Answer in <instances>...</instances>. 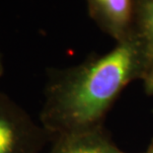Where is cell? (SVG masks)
<instances>
[{
	"label": "cell",
	"instance_id": "obj_8",
	"mask_svg": "<svg viewBox=\"0 0 153 153\" xmlns=\"http://www.w3.org/2000/svg\"><path fill=\"white\" fill-rule=\"evenodd\" d=\"M141 153H153V139L150 142V144L148 145V147L146 148V150L144 152H141Z\"/></svg>",
	"mask_w": 153,
	"mask_h": 153
},
{
	"label": "cell",
	"instance_id": "obj_3",
	"mask_svg": "<svg viewBox=\"0 0 153 153\" xmlns=\"http://www.w3.org/2000/svg\"><path fill=\"white\" fill-rule=\"evenodd\" d=\"M90 17L117 42L133 31L136 0H86Z\"/></svg>",
	"mask_w": 153,
	"mask_h": 153
},
{
	"label": "cell",
	"instance_id": "obj_4",
	"mask_svg": "<svg viewBox=\"0 0 153 153\" xmlns=\"http://www.w3.org/2000/svg\"><path fill=\"white\" fill-rule=\"evenodd\" d=\"M51 141L48 153H126L115 144L104 126L61 135Z\"/></svg>",
	"mask_w": 153,
	"mask_h": 153
},
{
	"label": "cell",
	"instance_id": "obj_5",
	"mask_svg": "<svg viewBox=\"0 0 153 153\" xmlns=\"http://www.w3.org/2000/svg\"><path fill=\"white\" fill-rule=\"evenodd\" d=\"M133 31L141 39L153 60V0H136Z\"/></svg>",
	"mask_w": 153,
	"mask_h": 153
},
{
	"label": "cell",
	"instance_id": "obj_7",
	"mask_svg": "<svg viewBox=\"0 0 153 153\" xmlns=\"http://www.w3.org/2000/svg\"><path fill=\"white\" fill-rule=\"evenodd\" d=\"M4 73V66H3V61H2V55L0 53V77Z\"/></svg>",
	"mask_w": 153,
	"mask_h": 153
},
{
	"label": "cell",
	"instance_id": "obj_1",
	"mask_svg": "<svg viewBox=\"0 0 153 153\" xmlns=\"http://www.w3.org/2000/svg\"><path fill=\"white\" fill-rule=\"evenodd\" d=\"M152 63L147 48L132 31L109 53L74 66L50 69L40 123L51 140L102 128L123 89L132 81L142 80Z\"/></svg>",
	"mask_w": 153,
	"mask_h": 153
},
{
	"label": "cell",
	"instance_id": "obj_2",
	"mask_svg": "<svg viewBox=\"0 0 153 153\" xmlns=\"http://www.w3.org/2000/svg\"><path fill=\"white\" fill-rule=\"evenodd\" d=\"M51 140L41 123L0 92V153H43Z\"/></svg>",
	"mask_w": 153,
	"mask_h": 153
},
{
	"label": "cell",
	"instance_id": "obj_6",
	"mask_svg": "<svg viewBox=\"0 0 153 153\" xmlns=\"http://www.w3.org/2000/svg\"><path fill=\"white\" fill-rule=\"evenodd\" d=\"M143 90L147 96H153V63L142 78Z\"/></svg>",
	"mask_w": 153,
	"mask_h": 153
}]
</instances>
